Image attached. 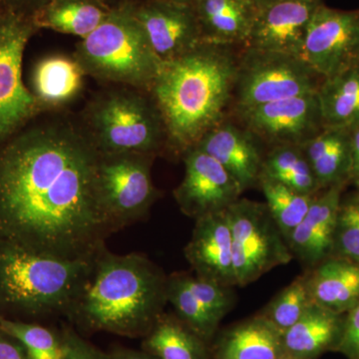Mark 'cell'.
<instances>
[{
	"label": "cell",
	"instance_id": "2e32d148",
	"mask_svg": "<svg viewBox=\"0 0 359 359\" xmlns=\"http://www.w3.org/2000/svg\"><path fill=\"white\" fill-rule=\"evenodd\" d=\"M184 254L196 276L224 287H238L226 210L195 219Z\"/></svg>",
	"mask_w": 359,
	"mask_h": 359
},
{
	"label": "cell",
	"instance_id": "30bf717a",
	"mask_svg": "<svg viewBox=\"0 0 359 359\" xmlns=\"http://www.w3.org/2000/svg\"><path fill=\"white\" fill-rule=\"evenodd\" d=\"M36 30L29 16L7 8L0 14V143L42 112L22 79L23 54Z\"/></svg>",
	"mask_w": 359,
	"mask_h": 359
},
{
	"label": "cell",
	"instance_id": "ab89813d",
	"mask_svg": "<svg viewBox=\"0 0 359 359\" xmlns=\"http://www.w3.org/2000/svg\"><path fill=\"white\" fill-rule=\"evenodd\" d=\"M108 355L110 359H159L143 349L134 351V349L121 348V347L114 349Z\"/></svg>",
	"mask_w": 359,
	"mask_h": 359
},
{
	"label": "cell",
	"instance_id": "d4e9b609",
	"mask_svg": "<svg viewBox=\"0 0 359 359\" xmlns=\"http://www.w3.org/2000/svg\"><path fill=\"white\" fill-rule=\"evenodd\" d=\"M103 0H49L32 16L39 29H49L83 39L112 13Z\"/></svg>",
	"mask_w": 359,
	"mask_h": 359
},
{
	"label": "cell",
	"instance_id": "f6af8a7d",
	"mask_svg": "<svg viewBox=\"0 0 359 359\" xmlns=\"http://www.w3.org/2000/svg\"><path fill=\"white\" fill-rule=\"evenodd\" d=\"M6 9V0H0V14Z\"/></svg>",
	"mask_w": 359,
	"mask_h": 359
},
{
	"label": "cell",
	"instance_id": "277c9868",
	"mask_svg": "<svg viewBox=\"0 0 359 359\" xmlns=\"http://www.w3.org/2000/svg\"><path fill=\"white\" fill-rule=\"evenodd\" d=\"M95 257L63 259L0 248V313L67 316Z\"/></svg>",
	"mask_w": 359,
	"mask_h": 359
},
{
	"label": "cell",
	"instance_id": "f546056e",
	"mask_svg": "<svg viewBox=\"0 0 359 359\" xmlns=\"http://www.w3.org/2000/svg\"><path fill=\"white\" fill-rule=\"evenodd\" d=\"M167 299L175 309V316L205 344L214 337L222 320L201 304L189 290L183 271L168 276Z\"/></svg>",
	"mask_w": 359,
	"mask_h": 359
},
{
	"label": "cell",
	"instance_id": "5bb4252c",
	"mask_svg": "<svg viewBox=\"0 0 359 359\" xmlns=\"http://www.w3.org/2000/svg\"><path fill=\"white\" fill-rule=\"evenodd\" d=\"M133 11L162 62L180 57L202 42L192 6L171 0H141L133 4Z\"/></svg>",
	"mask_w": 359,
	"mask_h": 359
},
{
	"label": "cell",
	"instance_id": "8fae6325",
	"mask_svg": "<svg viewBox=\"0 0 359 359\" xmlns=\"http://www.w3.org/2000/svg\"><path fill=\"white\" fill-rule=\"evenodd\" d=\"M302 59L323 79L359 63V9L339 11L325 4L314 14Z\"/></svg>",
	"mask_w": 359,
	"mask_h": 359
},
{
	"label": "cell",
	"instance_id": "cb8c5ba5",
	"mask_svg": "<svg viewBox=\"0 0 359 359\" xmlns=\"http://www.w3.org/2000/svg\"><path fill=\"white\" fill-rule=\"evenodd\" d=\"M301 147L320 189L351 181L349 129L323 128Z\"/></svg>",
	"mask_w": 359,
	"mask_h": 359
},
{
	"label": "cell",
	"instance_id": "d590c367",
	"mask_svg": "<svg viewBox=\"0 0 359 359\" xmlns=\"http://www.w3.org/2000/svg\"><path fill=\"white\" fill-rule=\"evenodd\" d=\"M61 334L65 344L63 359H110L108 354L99 351L71 328H66Z\"/></svg>",
	"mask_w": 359,
	"mask_h": 359
},
{
	"label": "cell",
	"instance_id": "4dcf8cb0",
	"mask_svg": "<svg viewBox=\"0 0 359 359\" xmlns=\"http://www.w3.org/2000/svg\"><path fill=\"white\" fill-rule=\"evenodd\" d=\"M0 328L25 347L30 359H63L62 334L39 323L13 320L0 313Z\"/></svg>",
	"mask_w": 359,
	"mask_h": 359
},
{
	"label": "cell",
	"instance_id": "603a6c76",
	"mask_svg": "<svg viewBox=\"0 0 359 359\" xmlns=\"http://www.w3.org/2000/svg\"><path fill=\"white\" fill-rule=\"evenodd\" d=\"M283 334L261 314L223 332L212 347L214 359H280Z\"/></svg>",
	"mask_w": 359,
	"mask_h": 359
},
{
	"label": "cell",
	"instance_id": "ffe728a7",
	"mask_svg": "<svg viewBox=\"0 0 359 359\" xmlns=\"http://www.w3.org/2000/svg\"><path fill=\"white\" fill-rule=\"evenodd\" d=\"M85 77L74 56L51 54L33 67L30 90L42 111L60 110L81 95Z\"/></svg>",
	"mask_w": 359,
	"mask_h": 359
},
{
	"label": "cell",
	"instance_id": "f35d334b",
	"mask_svg": "<svg viewBox=\"0 0 359 359\" xmlns=\"http://www.w3.org/2000/svg\"><path fill=\"white\" fill-rule=\"evenodd\" d=\"M351 134V181L359 179V124L349 129Z\"/></svg>",
	"mask_w": 359,
	"mask_h": 359
},
{
	"label": "cell",
	"instance_id": "7bdbcfd3",
	"mask_svg": "<svg viewBox=\"0 0 359 359\" xmlns=\"http://www.w3.org/2000/svg\"><path fill=\"white\" fill-rule=\"evenodd\" d=\"M280 359H306L304 358H301V356L294 355V354H290L287 353H283V355L280 356Z\"/></svg>",
	"mask_w": 359,
	"mask_h": 359
},
{
	"label": "cell",
	"instance_id": "f1b7e54d",
	"mask_svg": "<svg viewBox=\"0 0 359 359\" xmlns=\"http://www.w3.org/2000/svg\"><path fill=\"white\" fill-rule=\"evenodd\" d=\"M259 185L271 217L289 245L292 231L306 217L318 193L309 195L297 192L264 175L259 177Z\"/></svg>",
	"mask_w": 359,
	"mask_h": 359
},
{
	"label": "cell",
	"instance_id": "484cf974",
	"mask_svg": "<svg viewBox=\"0 0 359 359\" xmlns=\"http://www.w3.org/2000/svg\"><path fill=\"white\" fill-rule=\"evenodd\" d=\"M323 128L359 124V63L323 79L318 90Z\"/></svg>",
	"mask_w": 359,
	"mask_h": 359
},
{
	"label": "cell",
	"instance_id": "9a60e30c",
	"mask_svg": "<svg viewBox=\"0 0 359 359\" xmlns=\"http://www.w3.org/2000/svg\"><path fill=\"white\" fill-rule=\"evenodd\" d=\"M323 0H278L257 11L245 48L302 58L309 26Z\"/></svg>",
	"mask_w": 359,
	"mask_h": 359
},
{
	"label": "cell",
	"instance_id": "4fadbf2b",
	"mask_svg": "<svg viewBox=\"0 0 359 359\" xmlns=\"http://www.w3.org/2000/svg\"><path fill=\"white\" fill-rule=\"evenodd\" d=\"M183 160L185 174L173 194L187 217L197 219L223 212L244 193L228 171L200 148L189 150Z\"/></svg>",
	"mask_w": 359,
	"mask_h": 359
},
{
	"label": "cell",
	"instance_id": "bcb514c9",
	"mask_svg": "<svg viewBox=\"0 0 359 359\" xmlns=\"http://www.w3.org/2000/svg\"><path fill=\"white\" fill-rule=\"evenodd\" d=\"M355 184L358 187V192H359V179L358 180V181H355Z\"/></svg>",
	"mask_w": 359,
	"mask_h": 359
},
{
	"label": "cell",
	"instance_id": "8d00e7d4",
	"mask_svg": "<svg viewBox=\"0 0 359 359\" xmlns=\"http://www.w3.org/2000/svg\"><path fill=\"white\" fill-rule=\"evenodd\" d=\"M0 359H30L25 347L0 328Z\"/></svg>",
	"mask_w": 359,
	"mask_h": 359
},
{
	"label": "cell",
	"instance_id": "3957f363",
	"mask_svg": "<svg viewBox=\"0 0 359 359\" xmlns=\"http://www.w3.org/2000/svg\"><path fill=\"white\" fill-rule=\"evenodd\" d=\"M167 280L144 255L103 248L66 316L83 332L145 337L164 313Z\"/></svg>",
	"mask_w": 359,
	"mask_h": 359
},
{
	"label": "cell",
	"instance_id": "9c48e42d",
	"mask_svg": "<svg viewBox=\"0 0 359 359\" xmlns=\"http://www.w3.org/2000/svg\"><path fill=\"white\" fill-rule=\"evenodd\" d=\"M155 157L100 154L99 197L113 233L145 218L159 198V191L152 179Z\"/></svg>",
	"mask_w": 359,
	"mask_h": 359
},
{
	"label": "cell",
	"instance_id": "5b68a950",
	"mask_svg": "<svg viewBox=\"0 0 359 359\" xmlns=\"http://www.w3.org/2000/svg\"><path fill=\"white\" fill-rule=\"evenodd\" d=\"M73 56L86 76L147 93L163 63L135 16L133 4L114 7L102 25L78 42Z\"/></svg>",
	"mask_w": 359,
	"mask_h": 359
},
{
	"label": "cell",
	"instance_id": "6da1fadb",
	"mask_svg": "<svg viewBox=\"0 0 359 359\" xmlns=\"http://www.w3.org/2000/svg\"><path fill=\"white\" fill-rule=\"evenodd\" d=\"M99 159L83 124L71 118L0 143V248L96 256L113 233L99 197Z\"/></svg>",
	"mask_w": 359,
	"mask_h": 359
},
{
	"label": "cell",
	"instance_id": "ee69618b",
	"mask_svg": "<svg viewBox=\"0 0 359 359\" xmlns=\"http://www.w3.org/2000/svg\"><path fill=\"white\" fill-rule=\"evenodd\" d=\"M171 1L178 2V4H188V6H193L197 0H171Z\"/></svg>",
	"mask_w": 359,
	"mask_h": 359
},
{
	"label": "cell",
	"instance_id": "836d02e7",
	"mask_svg": "<svg viewBox=\"0 0 359 359\" xmlns=\"http://www.w3.org/2000/svg\"><path fill=\"white\" fill-rule=\"evenodd\" d=\"M183 276L187 287L199 299L201 304L218 316L219 320H223L233 304V294L231 287H222L218 283L203 280L184 271Z\"/></svg>",
	"mask_w": 359,
	"mask_h": 359
},
{
	"label": "cell",
	"instance_id": "1f68e13d",
	"mask_svg": "<svg viewBox=\"0 0 359 359\" xmlns=\"http://www.w3.org/2000/svg\"><path fill=\"white\" fill-rule=\"evenodd\" d=\"M311 304L308 276L304 273L278 292L259 314L283 334L304 316Z\"/></svg>",
	"mask_w": 359,
	"mask_h": 359
},
{
	"label": "cell",
	"instance_id": "52a82bcc",
	"mask_svg": "<svg viewBox=\"0 0 359 359\" xmlns=\"http://www.w3.org/2000/svg\"><path fill=\"white\" fill-rule=\"evenodd\" d=\"M238 57L233 101L238 112L318 92L323 78L301 57L245 48Z\"/></svg>",
	"mask_w": 359,
	"mask_h": 359
},
{
	"label": "cell",
	"instance_id": "b9f144b4",
	"mask_svg": "<svg viewBox=\"0 0 359 359\" xmlns=\"http://www.w3.org/2000/svg\"><path fill=\"white\" fill-rule=\"evenodd\" d=\"M250 1L254 2L257 8L259 9L262 7L269 6V4H273V2L278 1V0H250Z\"/></svg>",
	"mask_w": 359,
	"mask_h": 359
},
{
	"label": "cell",
	"instance_id": "83f0119b",
	"mask_svg": "<svg viewBox=\"0 0 359 359\" xmlns=\"http://www.w3.org/2000/svg\"><path fill=\"white\" fill-rule=\"evenodd\" d=\"M262 175L299 193L313 195L323 190L301 146L282 145L271 148L264 156Z\"/></svg>",
	"mask_w": 359,
	"mask_h": 359
},
{
	"label": "cell",
	"instance_id": "4316f807",
	"mask_svg": "<svg viewBox=\"0 0 359 359\" xmlns=\"http://www.w3.org/2000/svg\"><path fill=\"white\" fill-rule=\"evenodd\" d=\"M142 349L159 359H208L207 344L173 314L163 313Z\"/></svg>",
	"mask_w": 359,
	"mask_h": 359
},
{
	"label": "cell",
	"instance_id": "74e56055",
	"mask_svg": "<svg viewBox=\"0 0 359 359\" xmlns=\"http://www.w3.org/2000/svg\"><path fill=\"white\" fill-rule=\"evenodd\" d=\"M49 0H6V8L32 18Z\"/></svg>",
	"mask_w": 359,
	"mask_h": 359
},
{
	"label": "cell",
	"instance_id": "ac0fdd59",
	"mask_svg": "<svg viewBox=\"0 0 359 359\" xmlns=\"http://www.w3.org/2000/svg\"><path fill=\"white\" fill-rule=\"evenodd\" d=\"M259 143L247 128L224 120L210 130L196 147L219 162L245 192L259 184L263 171L264 156Z\"/></svg>",
	"mask_w": 359,
	"mask_h": 359
},
{
	"label": "cell",
	"instance_id": "7402d4cb",
	"mask_svg": "<svg viewBox=\"0 0 359 359\" xmlns=\"http://www.w3.org/2000/svg\"><path fill=\"white\" fill-rule=\"evenodd\" d=\"M344 314L313 304L304 316L283 334L285 353L306 359L318 358L339 346L344 327Z\"/></svg>",
	"mask_w": 359,
	"mask_h": 359
},
{
	"label": "cell",
	"instance_id": "d6986e66",
	"mask_svg": "<svg viewBox=\"0 0 359 359\" xmlns=\"http://www.w3.org/2000/svg\"><path fill=\"white\" fill-rule=\"evenodd\" d=\"M202 41L245 46L259 8L250 0H197L193 4Z\"/></svg>",
	"mask_w": 359,
	"mask_h": 359
},
{
	"label": "cell",
	"instance_id": "ba28073f",
	"mask_svg": "<svg viewBox=\"0 0 359 359\" xmlns=\"http://www.w3.org/2000/svg\"><path fill=\"white\" fill-rule=\"evenodd\" d=\"M226 212L238 287L256 282L271 269L294 259L266 203L240 198Z\"/></svg>",
	"mask_w": 359,
	"mask_h": 359
},
{
	"label": "cell",
	"instance_id": "7a4b0ae2",
	"mask_svg": "<svg viewBox=\"0 0 359 359\" xmlns=\"http://www.w3.org/2000/svg\"><path fill=\"white\" fill-rule=\"evenodd\" d=\"M233 47L202 41L162 63L149 94L164 123L166 147L175 155L183 157L224 121L237 80Z\"/></svg>",
	"mask_w": 359,
	"mask_h": 359
},
{
	"label": "cell",
	"instance_id": "8992f818",
	"mask_svg": "<svg viewBox=\"0 0 359 359\" xmlns=\"http://www.w3.org/2000/svg\"><path fill=\"white\" fill-rule=\"evenodd\" d=\"M101 155L159 154L167 135L150 94L117 86L94 97L81 120Z\"/></svg>",
	"mask_w": 359,
	"mask_h": 359
},
{
	"label": "cell",
	"instance_id": "60d3db41",
	"mask_svg": "<svg viewBox=\"0 0 359 359\" xmlns=\"http://www.w3.org/2000/svg\"><path fill=\"white\" fill-rule=\"evenodd\" d=\"M103 1L114 8V7L123 6V4H137V2L141 1V0H103Z\"/></svg>",
	"mask_w": 359,
	"mask_h": 359
},
{
	"label": "cell",
	"instance_id": "e0dca14e",
	"mask_svg": "<svg viewBox=\"0 0 359 359\" xmlns=\"http://www.w3.org/2000/svg\"><path fill=\"white\" fill-rule=\"evenodd\" d=\"M344 185L337 184L320 191L306 217L290 236L289 247L292 256L309 269L332 257Z\"/></svg>",
	"mask_w": 359,
	"mask_h": 359
},
{
	"label": "cell",
	"instance_id": "d6a6232c",
	"mask_svg": "<svg viewBox=\"0 0 359 359\" xmlns=\"http://www.w3.org/2000/svg\"><path fill=\"white\" fill-rule=\"evenodd\" d=\"M332 257L359 264V194L340 203Z\"/></svg>",
	"mask_w": 359,
	"mask_h": 359
},
{
	"label": "cell",
	"instance_id": "e575fe53",
	"mask_svg": "<svg viewBox=\"0 0 359 359\" xmlns=\"http://www.w3.org/2000/svg\"><path fill=\"white\" fill-rule=\"evenodd\" d=\"M335 351L348 359H359V302L344 314L341 337Z\"/></svg>",
	"mask_w": 359,
	"mask_h": 359
},
{
	"label": "cell",
	"instance_id": "44dd1931",
	"mask_svg": "<svg viewBox=\"0 0 359 359\" xmlns=\"http://www.w3.org/2000/svg\"><path fill=\"white\" fill-rule=\"evenodd\" d=\"M311 301L335 313L346 314L359 302V264L330 257L306 271Z\"/></svg>",
	"mask_w": 359,
	"mask_h": 359
},
{
	"label": "cell",
	"instance_id": "7c38bea8",
	"mask_svg": "<svg viewBox=\"0 0 359 359\" xmlns=\"http://www.w3.org/2000/svg\"><path fill=\"white\" fill-rule=\"evenodd\" d=\"M245 128L271 147L302 146L323 129L318 92L238 112Z\"/></svg>",
	"mask_w": 359,
	"mask_h": 359
}]
</instances>
